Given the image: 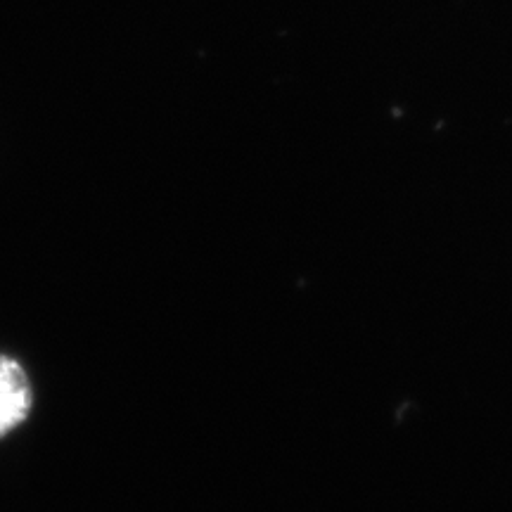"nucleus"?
Instances as JSON below:
<instances>
[{
    "instance_id": "obj_1",
    "label": "nucleus",
    "mask_w": 512,
    "mask_h": 512,
    "mask_svg": "<svg viewBox=\"0 0 512 512\" xmlns=\"http://www.w3.org/2000/svg\"><path fill=\"white\" fill-rule=\"evenodd\" d=\"M31 411V384L15 358L0 356V437L27 420Z\"/></svg>"
}]
</instances>
